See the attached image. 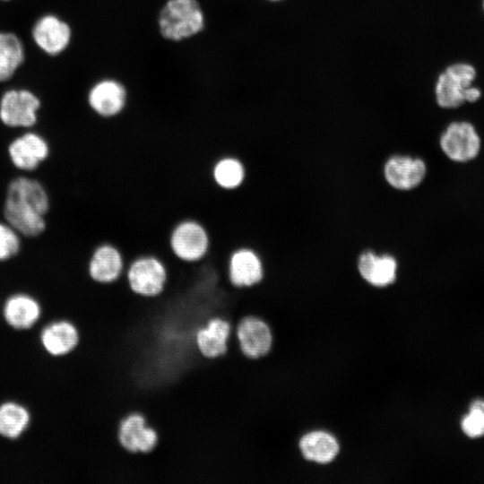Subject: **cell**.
<instances>
[{
    "instance_id": "6da1fadb",
    "label": "cell",
    "mask_w": 484,
    "mask_h": 484,
    "mask_svg": "<svg viewBox=\"0 0 484 484\" xmlns=\"http://www.w3.org/2000/svg\"><path fill=\"white\" fill-rule=\"evenodd\" d=\"M475 78L476 70L470 64L456 63L447 66L435 84L437 105L443 108H456L465 102L477 101L481 91L472 85Z\"/></svg>"
},
{
    "instance_id": "7a4b0ae2",
    "label": "cell",
    "mask_w": 484,
    "mask_h": 484,
    "mask_svg": "<svg viewBox=\"0 0 484 484\" xmlns=\"http://www.w3.org/2000/svg\"><path fill=\"white\" fill-rule=\"evenodd\" d=\"M159 29L166 39L181 41L204 28V14L197 0H168L160 12Z\"/></svg>"
},
{
    "instance_id": "3957f363",
    "label": "cell",
    "mask_w": 484,
    "mask_h": 484,
    "mask_svg": "<svg viewBox=\"0 0 484 484\" xmlns=\"http://www.w3.org/2000/svg\"><path fill=\"white\" fill-rule=\"evenodd\" d=\"M439 145L452 161L465 163L476 159L481 149L480 136L475 126L467 121L450 123L442 133Z\"/></svg>"
},
{
    "instance_id": "277c9868",
    "label": "cell",
    "mask_w": 484,
    "mask_h": 484,
    "mask_svg": "<svg viewBox=\"0 0 484 484\" xmlns=\"http://www.w3.org/2000/svg\"><path fill=\"white\" fill-rule=\"evenodd\" d=\"M123 272L126 275L130 289L143 297L160 294L167 281L164 264L152 255L137 257Z\"/></svg>"
},
{
    "instance_id": "5b68a950",
    "label": "cell",
    "mask_w": 484,
    "mask_h": 484,
    "mask_svg": "<svg viewBox=\"0 0 484 484\" xmlns=\"http://www.w3.org/2000/svg\"><path fill=\"white\" fill-rule=\"evenodd\" d=\"M39 108V99L30 91L9 90L0 99V120L9 127H31Z\"/></svg>"
},
{
    "instance_id": "8992f818",
    "label": "cell",
    "mask_w": 484,
    "mask_h": 484,
    "mask_svg": "<svg viewBox=\"0 0 484 484\" xmlns=\"http://www.w3.org/2000/svg\"><path fill=\"white\" fill-rule=\"evenodd\" d=\"M170 247L185 262H196L206 255L210 240L205 228L196 220H185L173 229Z\"/></svg>"
},
{
    "instance_id": "52a82bcc",
    "label": "cell",
    "mask_w": 484,
    "mask_h": 484,
    "mask_svg": "<svg viewBox=\"0 0 484 484\" xmlns=\"http://www.w3.org/2000/svg\"><path fill=\"white\" fill-rule=\"evenodd\" d=\"M236 335L241 352L250 359H258L269 354L272 347V333L261 317L246 315L236 327Z\"/></svg>"
},
{
    "instance_id": "ba28073f",
    "label": "cell",
    "mask_w": 484,
    "mask_h": 484,
    "mask_svg": "<svg viewBox=\"0 0 484 484\" xmlns=\"http://www.w3.org/2000/svg\"><path fill=\"white\" fill-rule=\"evenodd\" d=\"M87 101L97 117L112 118L120 115L126 108L127 91L118 81L105 79L96 82L91 88Z\"/></svg>"
},
{
    "instance_id": "9c48e42d",
    "label": "cell",
    "mask_w": 484,
    "mask_h": 484,
    "mask_svg": "<svg viewBox=\"0 0 484 484\" xmlns=\"http://www.w3.org/2000/svg\"><path fill=\"white\" fill-rule=\"evenodd\" d=\"M3 212L5 221L20 235L37 237L46 229L45 214L24 200L6 195Z\"/></svg>"
},
{
    "instance_id": "30bf717a",
    "label": "cell",
    "mask_w": 484,
    "mask_h": 484,
    "mask_svg": "<svg viewBox=\"0 0 484 484\" xmlns=\"http://www.w3.org/2000/svg\"><path fill=\"white\" fill-rule=\"evenodd\" d=\"M230 283L237 288H248L260 283L264 276L261 256L252 248L239 247L232 252L228 264Z\"/></svg>"
},
{
    "instance_id": "8fae6325",
    "label": "cell",
    "mask_w": 484,
    "mask_h": 484,
    "mask_svg": "<svg viewBox=\"0 0 484 484\" xmlns=\"http://www.w3.org/2000/svg\"><path fill=\"white\" fill-rule=\"evenodd\" d=\"M49 154L47 141L39 134L27 132L13 139L8 146V155L13 165L18 169L32 171Z\"/></svg>"
},
{
    "instance_id": "7c38bea8",
    "label": "cell",
    "mask_w": 484,
    "mask_h": 484,
    "mask_svg": "<svg viewBox=\"0 0 484 484\" xmlns=\"http://www.w3.org/2000/svg\"><path fill=\"white\" fill-rule=\"evenodd\" d=\"M31 34L36 45L51 56L62 53L68 47L72 38L70 26L53 14L40 17L35 22Z\"/></svg>"
},
{
    "instance_id": "4fadbf2b",
    "label": "cell",
    "mask_w": 484,
    "mask_h": 484,
    "mask_svg": "<svg viewBox=\"0 0 484 484\" xmlns=\"http://www.w3.org/2000/svg\"><path fill=\"white\" fill-rule=\"evenodd\" d=\"M427 166L423 160L395 155L385 164L384 175L387 183L395 189L411 190L425 178Z\"/></svg>"
},
{
    "instance_id": "5bb4252c",
    "label": "cell",
    "mask_w": 484,
    "mask_h": 484,
    "mask_svg": "<svg viewBox=\"0 0 484 484\" xmlns=\"http://www.w3.org/2000/svg\"><path fill=\"white\" fill-rule=\"evenodd\" d=\"M118 441L130 453H149L158 443L156 431L146 425L144 417L137 412L122 419L118 428Z\"/></svg>"
},
{
    "instance_id": "9a60e30c",
    "label": "cell",
    "mask_w": 484,
    "mask_h": 484,
    "mask_svg": "<svg viewBox=\"0 0 484 484\" xmlns=\"http://www.w3.org/2000/svg\"><path fill=\"white\" fill-rule=\"evenodd\" d=\"M44 350L55 357L72 354L80 342V332L70 319H61L46 325L40 333Z\"/></svg>"
},
{
    "instance_id": "2e32d148",
    "label": "cell",
    "mask_w": 484,
    "mask_h": 484,
    "mask_svg": "<svg viewBox=\"0 0 484 484\" xmlns=\"http://www.w3.org/2000/svg\"><path fill=\"white\" fill-rule=\"evenodd\" d=\"M87 270L91 279L98 283L114 282L123 273V256L113 245L101 244L92 251Z\"/></svg>"
},
{
    "instance_id": "e0dca14e",
    "label": "cell",
    "mask_w": 484,
    "mask_h": 484,
    "mask_svg": "<svg viewBox=\"0 0 484 484\" xmlns=\"http://www.w3.org/2000/svg\"><path fill=\"white\" fill-rule=\"evenodd\" d=\"M3 315L8 325L17 330L32 327L41 315L38 300L26 293L8 297L3 306Z\"/></svg>"
},
{
    "instance_id": "ac0fdd59",
    "label": "cell",
    "mask_w": 484,
    "mask_h": 484,
    "mask_svg": "<svg viewBox=\"0 0 484 484\" xmlns=\"http://www.w3.org/2000/svg\"><path fill=\"white\" fill-rule=\"evenodd\" d=\"M230 324L221 318H212L205 326L200 328L195 335V342L200 353L207 359L224 355L231 333Z\"/></svg>"
},
{
    "instance_id": "d6986e66",
    "label": "cell",
    "mask_w": 484,
    "mask_h": 484,
    "mask_svg": "<svg viewBox=\"0 0 484 484\" xmlns=\"http://www.w3.org/2000/svg\"><path fill=\"white\" fill-rule=\"evenodd\" d=\"M358 268L362 278L376 287H385L395 281L397 263L388 255L367 251L360 255Z\"/></svg>"
},
{
    "instance_id": "ffe728a7",
    "label": "cell",
    "mask_w": 484,
    "mask_h": 484,
    "mask_svg": "<svg viewBox=\"0 0 484 484\" xmlns=\"http://www.w3.org/2000/svg\"><path fill=\"white\" fill-rule=\"evenodd\" d=\"M299 449L307 461L324 464L331 462L337 456L340 446L333 435L316 430L301 437Z\"/></svg>"
},
{
    "instance_id": "44dd1931",
    "label": "cell",
    "mask_w": 484,
    "mask_h": 484,
    "mask_svg": "<svg viewBox=\"0 0 484 484\" xmlns=\"http://www.w3.org/2000/svg\"><path fill=\"white\" fill-rule=\"evenodd\" d=\"M6 195L20 198L35 205L45 215L49 210V196L43 185L34 178L18 177L13 179Z\"/></svg>"
},
{
    "instance_id": "7402d4cb",
    "label": "cell",
    "mask_w": 484,
    "mask_h": 484,
    "mask_svg": "<svg viewBox=\"0 0 484 484\" xmlns=\"http://www.w3.org/2000/svg\"><path fill=\"white\" fill-rule=\"evenodd\" d=\"M24 60L20 39L11 32H0V82L11 79Z\"/></svg>"
},
{
    "instance_id": "603a6c76",
    "label": "cell",
    "mask_w": 484,
    "mask_h": 484,
    "mask_svg": "<svg viewBox=\"0 0 484 484\" xmlns=\"http://www.w3.org/2000/svg\"><path fill=\"white\" fill-rule=\"evenodd\" d=\"M30 420L28 409L15 402L0 404V436L15 439L26 430Z\"/></svg>"
},
{
    "instance_id": "cb8c5ba5",
    "label": "cell",
    "mask_w": 484,
    "mask_h": 484,
    "mask_svg": "<svg viewBox=\"0 0 484 484\" xmlns=\"http://www.w3.org/2000/svg\"><path fill=\"white\" fill-rule=\"evenodd\" d=\"M212 177L220 187L233 190L244 182L246 169L239 159L231 156L223 157L215 163Z\"/></svg>"
},
{
    "instance_id": "d4e9b609",
    "label": "cell",
    "mask_w": 484,
    "mask_h": 484,
    "mask_svg": "<svg viewBox=\"0 0 484 484\" xmlns=\"http://www.w3.org/2000/svg\"><path fill=\"white\" fill-rule=\"evenodd\" d=\"M461 428L463 433L471 438H477L484 436L483 400H475L471 402L468 414H466L461 421Z\"/></svg>"
},
{
    "instance_id": "484cf974",
    "label": "cell",
    "mask_w": 484,
    "mask_h": 484,
    "mask_svg": "<svg viewBox=\"0 0 484 484\" xmlns=\"http://www.w3.org/2000/svg\"><path fill=\"white\" fill-rule=\"evenodd\" d=\"M20 236L7 222H0V261L9 260L19 253Z\"/></svg>"
},
{
    "instance_id": "4316f807",
    "label": "cell",
    "mask_w": 484,
    "mask_h": 484,
    "mask_svg": "<svg viewBox=\"0 0 484 484\" xmlns=\"http://www.w3.org/2000/svg\"><path fill=\"white\" fill-rule=\"evenodd\" d=\"M266 1H268V2H272V3H278V2H281V1H282V0H266Z\"/></svg>"
},
{
    "instance_id": "83f0119b",
    "label": "cell",
    "mask_w": 484,
    "mask_h": 484,
    "mask_svg": "<svg viewBox=\"0 0 484 484\" xmlns=\"http://www.w3.org/2000/svg\"><path fill=\"white\" fill-rule=\"evenodd\" d=\"M483 10H484V0H483Z\"/></svg>"
},
{
    "instance_id": "f1b7e54d",
    "label": "cell",
    "mask_w": 484,
    "mask_h": 484,
    "mask_svg": "<svg viewBox=\"0 0 484 484\" xmlns=\"http://www.w3.org/2000/svg\"><path fill=\"white\" fill-rule=\"evenodd\" d=\"M0 1H8V0H0Z\"/></svg>"
}]
</instances>
